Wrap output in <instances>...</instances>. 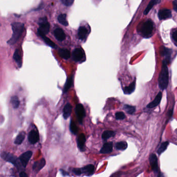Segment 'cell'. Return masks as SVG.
I'll use <instances>...</instances> for the list:
<instances>
[{"mask_svg": "<svg viewBox=\"0 0 177 177\" xmlns=\"http://www.w3.org/2000/svg\"><path fill=\"white\" fill-rule=\"evenodd\" d=\"M73 79H74V76L73 75H72L66 80V83L64 85V88H63V93L64 94L68 92V90H70V87H72L73 83Z\"/></svg>", "mask_w": 177, "mask_h": 177, "instance_id": "cb8c5ba5", "label": "cell"}, {"mask_svg": "<svg viewBox=\"0 0 177 177\" xmlns=\"http://www.w3.org/2000/svg\"><path fill=\"white\" fill-rule=\"evenodd\" d=\"M115 135V131L111 130H106L103 133L102 135V139L104 140H107L108 138L114 137Z\"/></svg>", "mask_w": 177, "mask_h": 177, "instance_id": "f1b7e54d", "label": "cell"}, {"mask_svg": "<svg viewBox=\"0 0 177 177\" xmlns=\"http://www.w3.org/2000/svg\"><path fill=\"white\" fill-rule=\"evenodd\" d=\"M1 157L4 160L12 163V164L14 165L15 166L19 167V159L17 158L13 154L9 153L3 152L1 154Z\"/></svg>", "mask_w": 177, "mask_h": 177, "instance_id": "5b68a950", "label": "cell"}, {"mask_svg": "<svg viewBox=\"0 0 177 177\" xmlns=\"http://www.w3.org/2000/svg\"><path fill=\"white\" fill-rule=\"evenodd\" d=\"M25 132L24 131L21 132L16 138L15 141V143L16 144H21L25 139Z\"/></svg>", "mask_w": 177, "mask_h": 177, "instance_id": "83f0119b", "label": "cell"}, {"mask_svg": "<svg viewBox=\"0 0 177 177\" xmlns=\"http://www.w3.org/2000/svg\"><path fill=\"white\" fill-rule=\"evenodd\" d=\"M162 98V93L161 92H159L156 96V97L155 98V100L147 105V108L152 109L157 106L161 102Z\"/></svg>", "mask_w": 177, "mask_h": 177, "instance_id": "9a60e30c", "label": "cell"}, {"mask_svg": "<svg viewBox=\"0 0 177 177\" xmlns=\"http://www.w3.org/2000/svg\"><path fill=\"white\" fill-rule=\"evenodd\" d=\"M169 83V72L167 67V63L163 60L162 67L160 73L159 77V85L160 88L162 90H165L167 88Z\"/></svg>", "mask_w": 177, "mask_h": 177, "instance_id": "7a4b0ae2", "label": "cell"}, {"mask_svg": "<svg viewBox=\"0 0 177 177\" xmlns=\"http://www.w3.org/2000/svg\"><path fill=\"white\" fill-rule=\"evenodd\" d=\"M59 55L62 58L68 59L70 57V50L66 48H61L59 50Z\"/></svg>", "mask_w": 177, "mask_h": 177, "instance_id": "603a6c76", "label": "cell"}, {"mask_svg": "<svg viewBox=\"0 0 177 177\" xmlns=\"http://www.w3.org/2000/svg\"><path fill=\"white\" fill-rule=\"evenodd\" d=\"M75 111H76V114L77 119H78L79 122V123L82 124L83 119L86 116L85 108L83 106V104H77Z\"/></svg>", "mask_w": 177, "mask_h": 177, "instance_id": "52a82bcc", "label": "cell"}, {"mask_svg": "<svg viewBox=\"0 0 177 177\" xmlns=\"http://www.w3.org/2000/svg\"><path fill=\"white\" fill-rule=\"evenodd\" d=\"M39 28L37 30L38 36H46L47 34L50 30V24L47 21L46 17L41 18L39 20Z\"/></svg>", "mask_w": 177, "mask_h": 177, "instance_id": "277c9868", "label": "cell"}, {"mask_svg": "<svg viewBox=\"0 0 177 177\" xmlns=\"http://www.w3.org/2000/svg\"><path fill=\"white\" fill-rule=\"evenodd\" d=\"M112 149H113V145L112 142H107L104 144L103 147L101 149L100 152L101 153L103 154H107L112 152Z\"/></svg>", "mask_w": 177, "mask_h": 177, "instance_id": "d6986e66", "label": "cell"}, {"mask_svg": "<svg viewBox=\"0 0 177 177\" xmlns=\"http://www.w3.org/2000/svg\"><path fill=\"white\" fill-rule=\"evenodd\" d=\"M39 139V135L37 131L33 130L29 133L28 140L31 144L36 143L38 141Z\"/></svg>", "mask_w": 177, "mask_h": 177, "instance_id": "4fadbf2b", "label": "cell"}, {"mask_svg": "<svg viewBox=\"0 0 177 177\" xmlns=\"http://www.w3.org/2000/svg\"><path fill=\"white\" fill-rule=\"evenodd\" d=\"M173 38L174 41L177 42V30H176L173 32Z\"/></svg>", "mask_w": 177, "mask_h": 177, "instance_id": "74e56055", "label": "cell"}, {"mask_svg": "<svg viewBox=\"0 0 177 177\" xmlns=\"http://www.w3.org/2000/svg\"><path fill=\"white\" fill-rule=\"evenodd\" d=\"M173 8L174 11L177 13V1H173Z\"/></svg>", "mask_w": 177, "mask_h": 177, "instance_id": "f35d334b", "label": "cell"}, {"mask_svg": "<svg viewBox=\"0 0 177 177\" xmlns=\"http://www.w3.org/2000/svg\"><path fill=\"white\" fill-rule=\"evenodd\" d=\"M12 37L7 41V43L10 45L15 44L21 37L24 30L25 25L21 23L15 22L12 23Z\"/></svg>", "mask_w": 177, "mask_h": 177, "instance_id": "6da1fadb", "label": "cell"}, {"mask_svg": "<svg viewBox=\"0 0 177 177\" xmlns=\"http://www.w3.org/2000/svg\"><path fill=\"white\" fill-rule=\"evenodd\" d=\"M13 59H14V60L18 66L19 68H21L22 66V58H21L20 54V52L18 50H15L14 55H13Z\"/></svg>", "mask_w": 177, "mask_h": 177, "instance_id": "7402d4cb", "label": "cell"}, {"mask_svg": "<svg viewBox=\"0 0 177 177\" xmlns=\"http://www.w3.org/2000/svg\"><path fill=\"white\" fill-rule=\"evenodd\" d=\"M116 148L118 150H125L128 147V143L125 141H121L116 144Z\"/></svg>", "mask_w": 177, "mask_h": 177, "instance_id": "1f68e13d", "label": "cell"}, {"mask_svg": "<svg viewBox=\"0 0 177 177\" xmlns=\"http://www.w3.org/2000/svg\"><path fill=\"white\" fill-rule=\"evenodd\" d=\"M61 2L66 7H70L74 2V0H61Z\"/></svg>", "mask_w": 177, "mask_h": 177, "instance_id": "d590c367", "label": "cell"}, {"mask_svg": "<svg viewBox=\"0 0 177 177\" xmlns=\"http://www.w3.org/2000/svg\"><path fill=\"white\" fill-rule=\"evenodd\" d=\"M86 141V138L85 135L83 133L80 134L77 138V143L79 150L81 151H84L85 150V146Z\"/></svg>", "mask_w": 177, "mask_h": 177, "instance_id": "8fae6325", "label": "cell"}, {"mask_svg": "<svg viewBox=\"0 0 177 177\" xmlns=\"http://www.w3.org/2000/svg\"><path fill=\"white\" fill-rule=\"evenodd\" d=\"M161 55L165 58V61L167 64L171 61V55L173 53V50L171 49L167 48L164 46H162L160 50Z\"/></svg>", "mask_w": 177, "mask_h": 177, "instance_id": "ba28073f", "label": "cell"}, {"mask_svg": "<svg viewBox=\"0 0 177 177\" xmlns=\"http://www.w3.org/2000/svg\"><path fill=\"white\" fill-rule=\"evenodd\" d=\"M10 102H11L12 105L14 108H18L19 105H20V101L17 96H14L12 97L11 98Z\"/></svg>", "mask_w": 177, "mask_h": 177, "instance_id": "f546056e", "label": "cell"}, {"mask_svg": "<svg viewBox=\"0 0 177 177\" xmlns=\"http://www.w3.org/2000/svg\"><path fill=\"white\" fill-rule=\"evenodd\" d=\"M153 29V23L151 20L149 19L142 24L140 28V33L144 38H149L152 35Z\"/></svg>", "mask_w": 177, "mask_h": 177, "instance_id": "3957f363", "label": "cell"}, {"mask_svg": "<svg viewBox=\"0 0 177 177\" xmlns=\"http://www.w3.org/2000/svg\"><path fill=\"white\" fill-rule=\"evenodd\" d=\"M135 87H136V79H135L128 86L125 87L124 88L123 90L124 93L126 95H130L132 94L135 90Z\"/></svg>", "mask_w": 177, "mask_h": 177, "instance_id": "ffe728a7", "label": "cell"}, {"mask_svg": "<svg viewBox=\"0 0 177 177\" xmlns=\"http://www.w3.org/2000/svg\"><path fill=\"white\" fill-rule=\"evenodd\" d=\"M82 173L87 176H91L94 174L95 171L94 166L93 165H89L81 168Z\"/></svg>", "mask_w": 177, "mask_h": 177, "instance_id": "e0dca14e", "label": "cell"}, {"mask_svg": "<svg viewBox=\"0 0 177 177\" xmlns=\"http://www.w3.org/2000/svg\"><path fill=\"white\" fill-rule=\"evenodd\" d=\"M161 2V1H159V0H152L149 3L148 6L146 7V9L144 10V15H147L148 14L149 12L150 11L151 9H152L153 7L155 6V5L158 4L159 3Z\"/></svg>", "mask_w": 177, "mask_h": 177, "instance_id": "d4e9b609", "label": "cell"}, {"mask_svg": "<svg viewBox=\"0 0 177 177\" xmlns=\"http://www.w3.org/2000/svg\"><path fill=\"white\" fill-rule=\"evenodd\" d=\"M66 14H61L59 15L58 17V20L59 23L64 26H67L68 25V22L66 20Z\"/></svg>", "mask_w": 177, "mask_h": 177, "instance_id": "4316f807", "label": "cell"}, {"mask_svg": "<svg viewBox=\"0 0 177 177\" xmlns=\"http://www.w3.org/2000/svg\"><path fill=\"white\" fill-rule=\"evenodd\" d=\"M159 177H163V176H162V173H161V174H160V175L159 176Z\"/></svg>", "mask_w": 177, "mask_h": 177, "instance_id": "60d3db41", "label": "cell"}, {"mask_svg": "<svg viewBox=\"0 0 177 177\" xmlns=\"http://www.w3.org/2000/svg\"><path fill=\"white\" fill-rule=\"evenodd\" d=\"M73 173H74L77 176H80L81 175L82 173V170H81V168H74L73 169Z\"/></svg>", "mask_w": 177, "mask_h": 177, "instance_id": "8d00e7d4", "label": "cell"}, {"mask_svg": "<svg viewBox=\"0 0 177 177\" xmlns=\"http://www.w3.org/2000/svg\"><path fill=\"white\" fill-rule=\"evenodd\" d=\"M150 162L151 166L153 170L155 173H157L159 171V167H158V162H157V158L156 155L152 154L150 156Z\"/></svg>", "mask_w": 177, "mask_h": 177, "instance_id": "7c38bea8", "label": "cell"}, {"mask_svg": "<svg viewBox=\"0 0 177 177\" xmlns=\"http://www.w3.org/2000/svg\"><path fill=\"white\" fill-rule=\"evenodd\" d=\"M115 119L118 120H122L125 118V115L122 112H118L115 113Z\"/></svg>", "mask_w": 177, "mask_h": 177, "instance_id": "e575fe53", "label": "cell"}, {"mask_svg": "<svg viewBox=\"0 0 177 177\" xmlns=\"http://www.w3.org/2000/svg\"><path fill=\"white\" fill-rule=\"evenodd\" d=\"M20 177H28V175H27L26 173L24 172V171H22L20 173V175H19Z\"/></svg>", "mask_w": 177, "mask_h": 177, "instance_id": "ab89813d", "label": "cell"}, {"mask_svg": "<svg viewBox=\"0 0 177 177\" xmlns=\"http://www.w3.org/2000/svg\"><path fill=\"white\" fill-rule=\"evenodd\" d=\"M32 152L31 151H27L21 155L19 158V160L23 167L25 168L27 166V165L29 162V160L32 157Z\"/></svg>", "mask_w": 177, "mask_h": 177, "instance_id": "8992f818", "label": "cell"}, {"mask_svg": "<svg viewBox=\"0 0 177 177\" xmlns=\"http://www.w3.org/2000/svg\"><path fill=\"white\" fill-rule=\"evenodd\" d=\"M168 144H169L168 142H163V143H162L160 147L157 150L158 153L160 154L162 153L167 149V147L168 146Z\"/></svg>", "mask_w": 177, "mask_h": 177, "instance_id": "836d02e7", "label": "cell"}, {"mask_svg": "<svg viewBox=\"0 0 177 177\" xmlns=\"http://www.w3.org/2000/svg\"><path fill=\"white\" fill-rule=\"evenodd\" d=\"M73 59L76 62H78L82 60L84 57V52L81 48H77L75 50L72 54Z\"/></svg>", "mask_w": 177, "mask_h": 177, "instance_id": "9c48e42d", "label": "cell"}, {"mask_svg": "<svg viewBox=\"0 0 177 177\" xmlns=\"http://www.w3.org/2000/svg\"><path fill=\"white\" fill-rule=\"evenodd\" d=\"M54 36L59 41H63L66 38L65 34L61 28H57L54 30Z\"/></svg>", "mask_w": 177, "mask_h": 177, "instance_id": "5bb4252c", "label": "cell"}, {"mask_svg": "<svg viewBox=\"0 0 177 177\" xmlns=\"http://www.w3.org/2000/svg\"><path fill=\"white\" fill-rule=\"evenodd\" d=\"M171 12L169 9H163L160 10L158 13V17L160 20H164L171 18Z\"/></svg>", "mask_w": 177, "mask_h": 177, "instance_id": "30bf717a", "label": "cell"}, {"mask_svg": "<svg viewBox=\"0 0 177 177\" xmlns=\"http://www.w3.org/2000/svg\"><path fill=\"white\" fill-rule=\"evenodd\" d=\"M46 161L44 158H42L41 160L37 161L34 162L33 165V170L37 173L38 171L41 170V169L43 168L45 166Z\"/></svg>", "mask_w": 177, "mask_h": 177, "instance_id": "2e32d148", "label": "cell"}, {"mask_svg": "<svg viewBox=\"0 0 177 177\" xmlns=\"http://www.w3.org/2000/svg\"><path fill=\"white\" fill-rule=\"evenodd\" d=\"M39 36L44 40V42L48 46L51 47L52 48H56V44L53 41H52L49 38H47L46 36Z\"/></svg>", "mask_w": 177, "mask_h": 177, "instance_id": "484cf974", "label": "cell"}, {"mask_svg": "<svg viewBox=\"0 0 177 177\" xmlns=\"http://www.w3.org/2000/svg\"><path fill=\"white\" fill-rule=\"evenodd\" d=\"M88 31L86 28L83 26L80 27L78 31V36L79 39L81 40H85L87 38V35L88 34Z\"/></svg>", "mask_w": 177, "mask_h": 177, "instance_id": "ac0fdd59", "label": "cell"}, {"mask_svg": "<svg viewBox=\"0 0 177 177\" xmlns=\"http://www.w3.org/2000/svg\"><path fill=\"white\" fill-rule=\"evenodd\" d=\"M72 111V106L70 103H67L65 105L63 109V117L65 119H67L69 117Z\"/></svg>", "mask_w": 177, "mask_h": 177, "instance_id": "44dd1931", "label": "cell"}, {"mask_svg": "<svg viewBox=\"0 0 177 177\" xmlns=\"http://www.w3.org/2000/svg\"><path fill=\"white\" fill-rule=\"evenodd\" d=\"M123 109L128 114H133L136 111V107L128 104H125L123 106Z\"/></svg>", "mask_w": 177, "mask_h": 177, "instance_id": "4dcf8cb0", "label": "cell"}, {"mask_svg": "<svg viewBox=\"0 0 177 177\" xmlns=\"http://www.w3.org/2000/svg\"><path fill=\"white\" fill-rule=\"evenodd\" d=\"M70 130L73 134L76 135L78 132V128L74 121L71 120L70 123Z\"/></svg>", "mask_w": 177, "mask_h": 177, "instance_id": "d6a6232c", "label": "cell"}]
</instances>
